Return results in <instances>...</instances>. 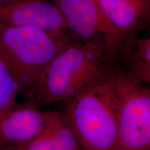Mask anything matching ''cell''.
Wrapping results in <instances>:
<instances>
[{
    "mask_svg": "<svg viewBox=\"0 0 150 150\" xmlns=\"http://www.w3.org/2000/svg\"><path fill=\"white\" fill-rule=\"evenodd\" d=\"M108 61L112 60L101 43H70L52 60L28 94L29 105L64 102L72 98L112 68Z\"/></svg>",
    "mask_w": 150,
    "mask_h": 150,
    "instance_id": "obj_1",
    "label": "cell"
},
{
    "mask_svg": "<svg viewBox=\"0 0 150 150\" xmlns=\"http://www.w3.org/2000/svg\"><path fill=\"white\" fill-rule=\"evenodd\" d=\"M116 70L64 102L62 112L83 150H116Z\"/></svg>",
    "mask_w": 150,
    "mask_h": 150,
    "instance_id": "obj_2",
    "label": "cell"
},
{
    "mask_svg": "<svg viewBox=\"0 0 150 150\" xmlns=\"http://www.w3.org/2000/svg\"><path fill=\"white\" fill-rule=\"evenodd\" d=\"M70 43L65 35L37 27L0 22V56L13 74L20 91L27 94L52 60Z\"/></svg>",
    "mask_w": 150,
    "mask_h": 150,
    "instance_id": "obj_3",
    "label": "cell"
},
{
    "mask_svg": "<svg viewBox=\"0 0 150 150\" xmlns=\"http://www.w3.org/2000/svg\"><path fill=\"white\" fill-rule=\"evenodd\" d=\"M116 150H150V89L130 72L115 75Z\"/></svg>",
    "mask_w": 150,
    "mask_h": 150,
    "instance_id": "obj_4",
    "label": "cell"
},
{
    "mask_svg": "<svg viewBox=\"0 0 150 150\" xmlns=\"http://www.w3.org/2000/svg\"><path fill=\"white\" fill-rule=\"evenodd\" d=\"M70 30L81 42L102 44L112 61L122 44L96 0H52Z\"/></svg>",
    "mask_w": 150,
    "mask_h": 150,
    "instance_id": "obj_5",
    "label": "cell"
},
{
    "mask_svg": "<svg viewBox=\"0 0 150 150\" xmlns=\"http://www.w3.org/2000/svg\"><path fill=\"white\" fill-rule=\"evenodd\" d=\"M0 22L13 26L37 27L61 35H65L67 30L59 8L47 0H24L0 4Z\"/></svg>",
    "mask_w": 150,
    "mask_h": 150,
    "instance_id": "obj_6",
    "label": "cell"
},
{
    "mask_svg": "<svg viewBox=\"0 0 150 150\" xmlns=\"http://www.w3.org/2000/svg\"><path fill=\"white\" fill-rule=\"evenodd\" d=\"M45 113L29 105L14 106L0 115V150H15L43 130Z\"/></svg>",
    "mask_w": 150,
    "mask_h": 150,
    "instance_id": "obj_7",
    "label": "cell"
},
{
    "mask_svg": "<svg viewBox=\"0 0 150 150\" xmlns=\"http://www.w3.org/2000/svg\"><path fill=\"white\" fill-rule=\"evenodd\" d=\"M122 44L149 18L150 0H96Z\"/></svg>",
    "mask_w": 150,
    "mask_h": 150,
    "instance_id": "obj_8",
    "label": "cell"
},
{
    "mask_svg": "<svg viewBox=\"0 0 150 150\" xmlns=\"http://www.w3.org/2000/svg\"><path fill=\"white\" fill-rule=\"evenodd\" d=\"M43 130L33 139L15 150H83L64 114L45 111Z\"/></svg>",
    "mask_w": 150,
    "mask_h": 150,
    "instance_id": "obj_9",
    "label": "cell"
},
{
    "mask_svg": "<svg viewBox=\"0 0 150 150\" xmlns=\"http://www.w3.org/2000/svg\"><path fill=\"white\" fill-rule=\"evenodd\" d=\"M20 91L16 78L0 56V115L14 107Z\"/></svg>",
    "mask_w": 150,
    "mask_h": 150,
    "instance_id": "obj_10",
    "label": "cell"
},
{
    "mask_svg": "<svg viewBox=\"0 0 150 150\" xmlns=\"http://www.w3.org/2000/svg\"><path fill=\"white\" fill-rule=\"evenodd\" d=\"M140 81L150 82V38L137 40L133 57L132 70L130 72Z\"/></svg>",
    "mask_w": 150,
    "mask_h": 150,
    "instance_id": "obj_11",
    "label": "cell"
},
{
    "mask_svg": "<svg viewBox=\"0 0 150 150\" xmlns=\"http://www.w3.org/2000/svg\"><path fill=\"white\" fill-rule=\"evenodd\" d=\"M24 0H0V4H10L20 2Z\"/></svg>",
    "mask_w": 150,
    "mask_h": 150,
    "instance_id": "obj_12",
    "label": "cell"
}]
</instances>
